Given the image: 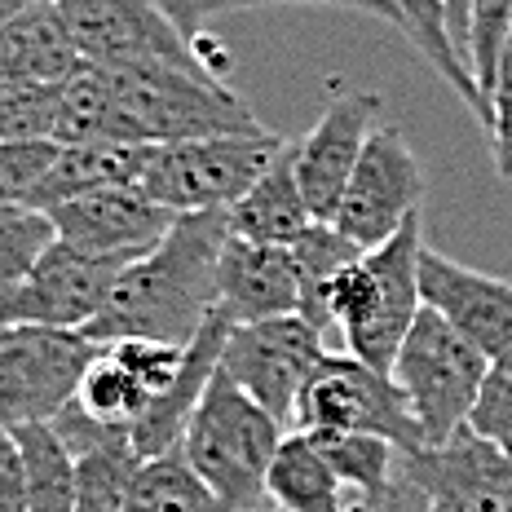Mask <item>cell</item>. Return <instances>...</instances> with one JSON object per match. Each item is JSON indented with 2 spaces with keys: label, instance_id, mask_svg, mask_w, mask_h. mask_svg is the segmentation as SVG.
I'll return each mask as SVG.
<instances>
[{
  "label": "cell",
  "instance_id": "cell-1",
  "mask_svg": "<svg viewBox=\"0 0 512 512\" xmlns=\"http://www.w3.org/2000/svg\"><path fill=\"white\" fill-rule=\"evenodd\" d=\"M230 239L226 208L181 212L173 230L146 256L124 265L106 305L80 327L93 345L115 340H168L190 345L217 309V261Z\"/></svg>",
  "mask_w": 512,
  "mask_h": 512
},
{
  "label": "cell",
  "instance_id": "cell-42",
  "mask_svg": "<svg viewBox=\"0 0 512 512\" xmlns=\"http://www.w3.org/2000/svg\"><path fill=\"white\" fill-rule=\"evenodd\" d=\"M256 512H283V508H256Z\"/></svg>",
  "mask_w": 512,
  "mask_h": 512
},
{
  "label": "cell",
  "instance_id": "cell-11",
  "mask_svg": "<svg viewBox=\"0 0 512 512\" xmlns=\"http://www.w3.org/2000/svg\"><path fill=\"white\" fill-rule=\"evenodd\" d=\"M420 204H424L420 159H415L398 124H380L367 137V151H362L354 177H349L332 226L345 239H354L362 252H371L380 243H389L411 217H420Z\"/></svg>",
  "mask_w": 512,
  "mask_h": 512
},
{
  "label": "cell",
  "instance_id": "cell-16",
  "mask_svg": "<svg viewBox=\"0 0 512 512\" xmlns=\"http://www.w3.org/2000/svg\"><path fill=\"white\" fill-rule=\"evenodd\" d=\"M420 292H424V305L437 309L451 327H460L482 354L495 358L512 345V283L508 279L460 265L424 243Z\"/></svg>",
  "mask_w": 512,
  "mask_h": 512
},
{
  "label": "cell",
  "instance_id": "cell-5",
  "mask_svg": "<svg viewBox=\"0 0 512 512\" xmlns=\"http://www.w3.org/2000/svg\"><path fill=\"white\" fill-rule=\"evenodd\" d=\"M486 367L490 354H482L460 327H451L437 309L424 305L411 336L402 340L389 376L407 393L415 420L424 429V442L442 446L446 437H455L468 424V411L482 393Z\"/></svg>",
  "mask_w": 512,
  "mask_h": 512
},
{
  "label": "cell",
  "instance_id": "cell-7",
  "mask_svg": "<svg viewBox=\"0 0 512 512\" xmlns=\"http://www.w3.org/2000/svg\"><path fill=\"white\" fill-rule=\"evenodd\" d=\"M292 429H327V433H380L398 451H420L424 429L415 420L407 393L389 371L367 367L354 354H327L305 380L296 402Z\"/></svg>",
  "mask_w": 512,
  "mask_h": 512
},
{
  "label": "cell",
  "instance_id": "cell-40",
  "mask_svg": "<svg viewBox=\"0 0 512 512\" xmlns=\"http://www.w3.org/2000/svg\"><path fill=\"white\" fill-rule=\"evenodd\" d=\"M446 5V27H451L455 49L468 58V23H473V0H442Z\"/></svg>",
  "mask_w": 512,
  "mask_h": 512
},
{
  "label": "cell",
  "instance_id": "cell-31",
  "mask_svg": "<svg viewBox=\"0 0 512 512\" xmlns=\"http://www.w3.org/2000/svg\"><path fill=\"white\" fill-rule=\"evenodd\" d=\"M58 230H53L49 212L40 208H0V292L27 279V270L40 261Z\"/></svg>",
  "mask_w": 512,
  "mask_h": 512
},
{
  "label": "cell",
  "instance_id": "cell-8",
  "mask_svg": "<svg viewBox=\"0 0 512 512\" xmlns=\"http://www.w3.org/2000/svg\"><path fill=\"white\" fill-rule=\"evenodd\" d=\"M58 9L80 58L93 67H177L217 76L155 0H58Z\"/></svg>",
  "mask_w": 512,
  "mask_h": 512
},
{
  "label": "cell",
  "instance_id": "cell-23",
  "mask_svg": "<svg viewBox=\"0 0 512 512\" xmlns=\"http://www.w3.org/2000/svg\"><path fill=\"white\" fill-rule=\"evenodd\" d=\"M155 146L146 142H84V146H62L45 181L31 195V208L49 212L67 199L93 195V190H111V186H137L151 164Z\"/></svg>",
  "mask_w": 512,
  "mask_h": 512
},
{
  "label": "cell",
  "instance_id": "cell-21",
  "mask_svg": "<svg viewBox=\"0 0 512 512\" xmlns=\"http://www.w3.org/2000/svg\"><path fill=\"white\" fill-rule=\"evenodd\" d=\"M80 67L84 58L62 23L58 0H40L0 23V84H62Z\"/></svg>",
  "mask_w": 512,
  "mask_h": 512
},
{
  "label": "cell",
  "instance_id": "cell-19",
  "mask_svg": "<svg viewBox=\"0 0 512 512\" xmlns=\"http://www.w3.org/2000/svg\"><path fill=\"white\" fill-rule=\"evenodd\" d=\"M230 318L221 314V309H212L208 323L199 327V336L186 345V362H181L177 380L168 384L164 393L146 407L142 420L128 429L133 437V446L142 451V460H151V455H164L181 446V437H186L190 420H195L199 402H204L212 376L221 371V354H226V340H230Z\"/></svg>",
  "mask_w": 512,
  "mask_h": 512
},
{
  "label": "cell",
  "instance_id": "cell-27",
  "mask_svg": "<svg viewBox=\"0 0 512 512\" xmlns=\"http://www.w3.org/2000/svg\"><path fill=\"white\" fill-rule=\"evenodd\" d=\"M124 512H221L204 477L190 468L186 451L173 446L164 455H151L128 490Z\"/></svg>",
  "mask_w": 512,
  "mask_h": 512
},
{
  "label": "cell",
  "instance_id": "cell-10",
  "mask_svg": "<svg viewBox=\"0 0 512 512\" xmlns=\"http://www.w3.org/2000/svg\"><path fill=\"white\" fill-rule=\"evenodd\" d=\"M323 358V327L309 323L305 314H283L265 323H234L221 367L248 398H256L274 420L292 429L301 389Z\"/></svg>",
  "mask_w": 512,
  "mask_h": 512
},
{
  "label": "cell",
  "instance_id": "cell-26",
  "mask_svg": "<svg viewBox=\"0 0 512 512\" xmlns=\"http://www.w3.org/2000/svg\"><path fill=\"white\" fill-rule=\"evenodd\" d=\"M18 451L27 464L31 512H76V460L49 420L18 424Z\"/></svg>",
  "mask_w": 512,
  "mask_h": 512
},
{
  "label": "cell",
  "instance_id": "cell-17",
  "mask_svg": "<svg viewBox=\"0 0 512 512\" xmlns=\"http://www.w3.org/2000/svg\"><path fill=\"white\" fill-rule=\"evenodd\" d=\"M301 296V265L292 248L230 234L217 261V309L230 323L301 314Z\"/></svg>",
  "mask_w": 512,
  "mask_h": 512
},
{
  "label": "cell",
  "instance_id": "cell-24",
  "mask_svg": "<svg viewBox=\"0 0 512 512\" xmlns=\"http://www.w3.org/2000/svg\"><path fill=\"white\" fill-rule=\"evenodd\" d=\"M53 142L84 146V142H137L128 128L111 76L93 62H84L71 80L58 84V111H53Z\"/></svg>",
  "mask_w": 512,
  "mask_h": 512
},
{
  "label": "cell",
  "instance_id": "cell-41",
  "mask_svg": "<svg viewBox=\"0 0 512 512\" xmlns=\"http://www.w3.org/2000/svg\"><path fill=\"white\" fill-rule=\"evenodd\" d=\"M31 5H40V0H0V23H9L14 14H23V9Z\"/></svg>",
  "mask_w": 512,
  "mask_h": 512
},
{
  "label": "cell",
  "instance_id": "cell-36",
  "mask_svg": "<svg viewBox=\"0 0 512 512\" xmlns=\"http://www.w3.org/2000/svg\"><path fill=\"white\" fill-rule=\"evenodd\" d=\"M490 146H495L499 177L512 181V36L499 53L495 84H490Z\"/></svg>",
  "mask_w": 512,
  "mask_h": 512
},
{
  "label": "cell",
  "instance_id": "cell-29",
  "mask_svg": "<svg viewBox=\"0 0 512 512\" xmlns=\"http://www.w3.org/2000/svg\"><path fill=\"white\" fill-rule=\"evenodd\" d=\"M305 433H314L323 442V451L332 455L340 477L367 499L380 495L402 468V451L380 433H327V429H305Z\"/></svg>",
  "mask_w": 512,
  "mask_h": 512
},
{
  "label": "cell",
  "instance_id": "cell-34",
  "mask_svg": "<svg viewBox=\"0 0 512 512\" xmlns=\"http://www.w3.org/2000/svg\"><path fill=\"white\" fill-rule=\"evenodd\" d=\"M468 429L512 455V345L490 358L482 393H477L473 411H468Z\"/></svg>",
  "mask_w": 512,
  "mask_h": 512
},
{
  "label": "cell",
  "instance_id": "cell-22",
  "mask_svg": "<svg viewBox=\"0 0 512 512\" xmlns=\"http://www.w3.org/2000/svg\"><path fill=\"white\" fill-rule=\"evenodd\" d=\"M226 217H230V234H239V239L283 243V248H292V243L314 226L318 217L309 212V199H305L301 181H296L292 142H287L283 151L274 155V164L252 181L248 195H239L226 208Z\"/></svg>",
  "mask_w": 512,
  "mask_h": 512
},
{
  "label": "cell",
  "instance_id": "cell-6",
  "mask_svg": "<svg viewBox=\"0 0 512 512\" xmlns=\"http://www.w3.org/2000/svg\"><path fill=\"white\" fill-rule=\"evenodd\" d=\"M283 146V137L265 133V128L261 133H226L155 146L137 186H142V195H151L155 204H164L177 217L181 212L230 208L239 195H248V186L274 164V155Z\"/></svg>",
  "mask_w": 512,
  "mask_h": 512
},
{
  "label": "cell",
  "instance_id": "cell-25",
  "mask_svg": "<svg viewBox=\"0 0 512 512\" xmlns=\"http://www.w3.org/2000/svg\"><path fill=\"white\" fill-rule=\"evenodd\" d=\"M389 5L398 9V18H402V36L424 53V62H429L437 76L468 102V111L490 128V102H486L482 84H477V76H473V67H468V58L455 49L442 0H389Z\"/></svg>",
  "mask_w": 512,
  "mask_h": 512
},
{
  "label": "cell",
  "instance_id": "cell-4",
  "mask_svg": "<svg viewBox=\"0 0 512 512\" xmlns=\"http://www.w3.org/2000/svg\"><path fill=\"white\" fill-rule=\"evenodd\" d=\"M137 142L173 146L226 133H261L252 106L217 76L177 67H102Z\"/></svg>",
  "mask_w": 512,
  "mask_h": 512
},
{
  "label": "cell",
  "instance_id": "cell-12",
  "mask_svg": "<svg viewBox=\"0 0 512 512\" xmlns=\"http://www.w3.org/2000/svg\"><path fill=\"white\" fill-rule=\"evenodd\" d=\"M120 274L124 261L93 256L53 239V248L31 265L27 279L0 292V327H67V332H80L106 305Z\"/></svg>",
  "mask_w": 512,
  "mask_h": 512
},
{
  "label": "cell",
  "instance_id": "cell-33",
  "mask_svg": "<svg viewBox=\"0 0 512 512\" xmlns=\"http://www.w3.org/2000/svg\"><path fill=\"white\" fill-rule=\"evenodd\" d=\"M58 84H0V142L53 137Z\"/></svg>",
  "mask_w": 512,
  "mask_h": 512
},
{
  "label": "cell",
  "instance_id": "cell-35",
  "mask_svg": "<svg viewBox=\"0 0 512 512\" xmlns=\"http://www.w3.org/2000/svg\"><path fill=\"white\" fill-rule=\"evenodd\" d=\"M512 36V0H473V23H468V67L482 84L490 102V84H495L499 53Z\"/></svg>",
  "mask_w": 512,
  "mask_h": 512
},
{
  "label": "cell",
  "instance_id": "cell-38",
  "mask_svg": "<svg viewBox=\"0 0 512 512\" xmlns=\"http://www.w3.org/2000/svg\"><path fill=\"white\" fill-rule=\"evenodd\" d=\"M0 512H31L27 464H23V451H18L14 429H0Z\"/></svg>",
  "mask_w": 512,
  "mask_h": 512
},
{
  "label": "cell",
  "instance_id": "cell-9",
  "mask_svg": "<svg viewBox=\"0 0 512 512\" xmlns=\"http://www.w3.org/2000/svg\"><path fill=\"white\" fill-rule=\"evenodd\" d=\"M98 354L102 345L84 332L9 327L0 340V429L58 420L80 398V380Z\"/></svg>",
  "mask_w": 512,
  "mask_h": 512
},
{
  "label": "cell",
  "instance_id": "cell-15",
  "mask_svg": "<svg viewBox=\"0 0 512 512\" xmlns=\"http://www.w3.org/2000/svg\"><path fill=\"white\" fill-rule=\"evenodd\" d=\"M49 221L58 230V239L71 243V248L133 265L137 256H146L173 230L177 212L142 195V186H111L49 208Z\"/></svg>",
  "mask_w": 512,
  "mask_h": 512
},
{
  "label": "cell",
  "instance_id": "cell-39",
  "mask_svg": "<svg viewBox=\"0 0 512 512\" xmlns=\"http://www.w3.org/2000/svg\"><path fill=\"white\" fill-rule=\"evenodd\" d=\"M265 5H336V9H354V14H371L380 23L398 27L402 31V18L389 0H217V14H234V9H265Z\"/></svg>",
  "mask_w": 512,
  "mask_h": 512
},
{
  "label": "cell",
  "instance_id": "cell-30",
  "mask_svg": "<svg viewBox=\"0 0 512 512\" xmlns=\"http://www.w3.org/2000/svg\"><path fill=\"white\" fill-rule=\"evenodd\" d=\"M296 252V265H301V314L314 323L318 318V296H323V287L336 279L340 270H345L349 261H358L362 248L354 239H345L332 221H314L301 239L292 243Z\"/></svg>",
  "mask_w": 512,
  "mask_h": 512
},
{
  "label": "cell",
  "instance_id": "cell-2",
  "mask_svg": "<svg viewBox=\"0 0 512 512\" xmlns=\"http://www.w3.org/2000/svg\"><path fill=\"white\" fill-rule=\"evenodd\" d=\"M424 217H411L389 243L349 261L318 296V327H340L349 354L376 371H393L402 340L411 336L424 309L420 252Z\"/></svg>",
  "mask_w": 512,
  "mask_h": 512
},
{
  "label": "cell",
  "instance_id": "cell-18",
  "mask_svg": "<svg viewBox=\"0 0 512 512\" xmlns=\"http://www.w3.org/2000/svg\"><path fill=\"white\" fill-rule=\"evenodd\" d=\"M76 460V512H124L128 490L142 473V451L128 429L93 420L80 402H71L58 420H49Z\"/></svg>",
  "mask_w": 512,
  "mask_h": 512
},
{
  "label": "cell",
  "instance_id": "cell-13",
  "mask_svg": "<svg viewBox=\"0 0 512 512\" xmlns=\"http://www.w3.org/2000/svg\"><path fill=\"white\" fill-rule=\"evenodd\" d=\"M384 98L376 89H332L318 124L309 128L301 142H292L296 155V181H301L309 212L318 221H332L345 186L354 177L362 151H367V137L384 124Z\"/></svg>",
  "mask_w": 512,
  "mask_h": 512
},
{
  "label": "cell",
  "instance_id": "cell-14",
  "mask_svg": "<svg viewBox=\"0 0 512 512\" xmlns=\"http://www.w3.org/2000/svg\"><path fill=\"white\" fill-rule=\"evenodd\" d=\"M402 468L429 512H512V455L468 424L442 446L402 451Z\"/></svg>",
  "mask_w": 512,
  "mask_h": 512
},
{
  "label": "cell",
  "instance_id": "cell-43",
  "mask_svg": "<svg viewBox=\"0 0 512 512\" xmlns=\"http://www.w3.org/2000/svg\"><path fill=\"white\" fill-rule=\"evenodd\" d=\"M5 336H9V327H0V340H5Z\"/></svg>",
  "mask_w": 512,
  "mask_h": 512
},
{
  "label": "cell",
  "instance_id": "cell-28",
  "mask_svg": "<svg viewBox=\"0 0 512 512\" xmlns=\"http://www.w3.org/2000/svg\"><path fill=\"white\" fill-rule=\"evenodd\" d=\"M76 402L93 415V420L115 424V429H133V424L146 415V407H151V389H146L124 362H115V354L102 345V354L89 362V371H84Z\"/></svg>",
  "mask_w": 512,
  "mask_h": 512
},
{
  "label": "cell",
  "instance_id": "cell-37",
  "mask_svg": "<svg viewBox=\"0 0 512 512\" xmlns=\"http://www.w3.org/2000/svg\"><path fill=\"white\" fill-rule=\"evenodd\" d=\"M155 5L164 9L168 18H173L181 36L195 40L199 53L208 58V67L217 71L221 58H217V53H208V45H217V40H208V23H212V14H217V0H155ZM217 76H221V71H217Z\"/></svg>",
  "mask_w": 512,
  "mask_h": 512
},
{
  "label": "cell",
  "instance_id": "cell-32",
  "mask_svg": "<svg viewBox=\"0 0 512 512\" xmlns=\"http://www.w3.org/2000/svg\"><path fill=\"white\" fill-rule=\"evenodd\" d=\"M62 146L53 137L0 142V208H31V195L45 181Z\"/></svg>",
  "mask_w": 512,
  "mask_h": 512
},
{
  "label": "cell",
  "instance_id": "cell-3",
  "mask_svg": "<svg viewBox=\"0 0 512 512\" xmlns=\"http://www.w3.org/2000/svg\"><path fill=\"white\" fill-rule=\"evenodd\" d=\"M283 437L287 424L274 420L256 398H248L221 367L181 437V451H186L190 468L204 477L221 512H256L270 499L265 477H270Z\"/></svg>",
  "mask_w": 512,
  "mask_h": 512
},
{
  "label": "cell",
  "instance_id": "cell-20",
  "mask_svg": "<svg viewBox=\"0 0 512 512\" xmlns=\"http://www.w3.org/2000/svg\"><path fill=\"white\" fill-rule=\"evenodd\" d=\"M265 495L283 512H358L367 504V495H358L340 477L323 442L305 429H292L279 442V455L265 477Z\"/></svg>",
  "mask_w": 512,
  "mask_h": 512
}]
</instances>
